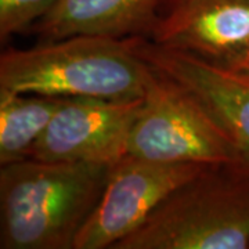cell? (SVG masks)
<instances>
[{"label":"cell","mask_w":249,"mask_h":249,"mask_svg":"<svg viewBox=\"0 0 249 249\" xmlns=\"http://www.w3.org/2000/svg\"><path fill=\"white\" fill-rule=\"evenodd\" d=\"M112 165L34 158L0 168V248L73 249Z\"/></svg>","instance_id":"cell-1"},{"label":"cell","mask_w":249,"mask_h":249,"mask_svg":"<svg viewBox=\"0 0 249 249\" xmlns=\"http://www.w3.org/2000/svg\"><path fill=\"white\" fill-rule=\"evenodd\" d=\"M152 78L132 37L75 35L0 55V90L22 94L130 101L145 96Z\"/></svg>","instance_id":"cell-2"},{"label":"cell","mask_w":249,"mask_h":249,"mask_svg":"<svg viewBox=\"0 0 249 249\" xmlns=\"http://www.w3.org/2000/svg\"><path fill=\"white\" fill-rule=\"evenodd\" d=\"M249 247V172L209 166L176 190L112 249Z\"/></svg>","instance_id":"cell-3"},{"label":"cell","mask_w":249,"mask_h":249,"mask_svg":"<svg viewBox=\"0 0 249 249\" xmlns=\"http://www.w3.org/2000/svg\"><path fill=\"white\" fill-rule=\"evenodd\" d=\"M126 155L208 166L240 165L219 124L178 85L157 71L130 129Z\"/></svg>","instance_id":"cell-4"},{"label":"cell","mask_w":249,"mask_h":249,"mask_svg":"<svg viewBox=\"0 0 249 249\" xmlns=\"http://www.w3.org/2000/svg\"><path fill=\"white\" fill-rule=\"evenodd\" d=\"M206 168L209 166L201 163L157 162L124 155L112 165L104 194L76 235L73 249H112Z\"/></svg>","instance_id":"cell-5"},{"label":"cell","mask_w":249,"mask_h":249,"mask_svg":"<svg viewBox=\"0 0 249 249\" xmlns=\"http://www.w3.org/2000/svg\"><path fill=\"white\" fill-rule=\"evenodd\" d=\"M142 103L144 97L130 101L64 97L27 158L114 165L126 155L127 137Z\"/></svg>","instance_id":"cell-6"},{"label":"cell","mask_w":249,"mask_h":249,"mask_svg":"<svg viewBox=\"0 0 249 249\" xmlns=\"http://www.w3.org/2000/svg\"><path fill=\"white\" fill-rule=\"evenodd\" d=\"M134 50L154 71L173 80L213 119L232 142L240 168L249 172V76L134 36Z\"/></svg>","instance_id":"cell-7"},{"label":"cell","mask_w":249,"mask_h":249,"mask_svg":"<svg viewBox=\"0 0 249 249\" xmlns=\"http://www.w3.org/2000/svg\"><path fill=\"white\" fill-rule=\"evenodd\" d=\"M148 37L155 45L230 68L249 50V0H180Z\"/></svg>","instance_id":"cell-8"},{"label":"cell","mask_w":249,"mask_h":249,"mask_svg":"<svg viewBox=\"0 0 249 249\" xmlns=\"http://www.w3.org/2000/svg\"><path fill=\"white\" fill-rule=\"evenodd\" d=\"M169 0H60L31 34L40 42L75 35L126 39L150 35L160 16V6Z\"/></svg>","instance_id":"cell-9"},{"label":"cell","mask_w":249,"mask_h":249,"mask_svg":"<svg viewBox=\"0 0 249 249\" xmlns=\"http://www.w3.org/2000/svg\"><path fill=\"white\" fill-rule=\"evenodd\" d=\"M62 100L0 90V165L27 158Z\"/></svg>","instance_id":"cell-10"},{"label":"cell","mask_w":249,"mask_h":249,"mask_svg":"<svg viewBox=\"0 0 249 249\" xmlns=\"http://www.w3.org/2000/svg\"><path fill=\"white\" fill-rule=\"evenodd\" d=\"M60 0H0V39L29 32Z\"/></svg>","instance_id":"cell-11"},{"label":"cell","mask_w":249,"mask_h":249,"mask_svg":"<svg viewBox=\"0 0 249 249\" xmlns=\"http://www.w3.org/2000/svg\"><path fill=\"white\" fill-rule=\"evenodd\" d=\"M229 70L237 72V73H241V75L249 76V50H247L245 53L242 54Z\"/></svg>","instance_id":"cell-12"},{"label":"cell","mask_w":249,"mask_h":249,"mask_svg":"<svg viewBox=\"0 0 249 249\" xmlns=\"http://www.w3.org/2000/svg\"><path fill=\"white\" fill-rule=\"evenodd\" d=\"M178 1H180V0H169L170 6H172V4H175V3H178Z\"/></svg>","instance_id":"cell-13"}]
</instances>
